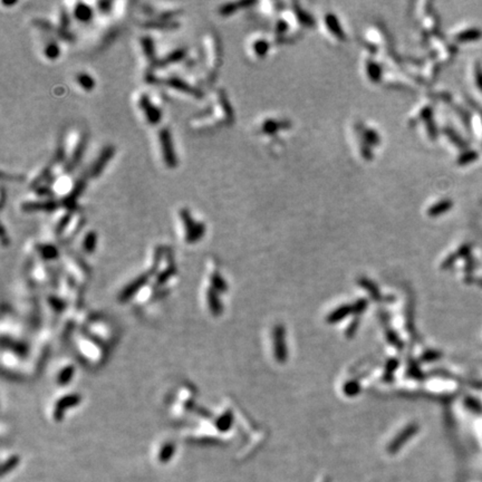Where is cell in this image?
Segmentation results:
<instances>
[{"label":"cell","instance_id":"obj_1","mask_svg":"<svg viewBox=\"0 0 482 482\" xmlns=\"http://www.w3.org/2000/svg\"><path fill=\"white\" fill-rule=\"evenodd\" d=\"M205 54L206 60L208 62V69L210 70V76H213L214 71L221 65V48L217 35L213 33L208 34L205 37Z\"/></svg>","mask_w":482,"mask_h":482},{"label":"cell","instance_id":"obj_2","mask_svg":"<svg viewBox=\"0 0 482 482\" xmlns=\"http://www.w3.org/2000/svg\"><path fill=\"white\" fill-rule=\"evenodd\" d=\"M180 218L182 221V225L184 229V235H186L187 242H197L200 240L206 232V225L202 222L194 221L191 216V212L188 209H182L180 211Z\"/></svg>","mask_w":482,"mask_h":482},{"label":"cell","instance_id":"obj_3","mask_svg":"<svg viewBox=\"0 0 482 482\" xmlns=\"http://www.w3.org/2000/svg\"><path fill=\"white\" fill-rule=\"evenodd\" d=\"M159 142L162 159H163L165 165L170 169L176 168V165H178V157H176L175 154L171 131L168 127H162L159 131Z\"/></svg>","mask_w":482,"mask_h":482},{"label":"cell","instance_id":"obj_4","mask_svg":"<svg viewBox=\"0 0 482 482\" xmlns=\"http://www.w3.org/2000/svg\"><path fill=\"white\" fill-rule=\"evenodd\" d=\"M86 145H87V134L81 133L78 137L76 143L71 149V152L67 155L65 165H64V170L65 172L73 171L75 168L80 164L83 156H84Z\"/></svg>","mask_w":482,"mask_h":482},{"label":"cell","instance_id":"obj_5","mask_svg":"<svg viewBox=\"0 0 482 482\" xmlns=\"http://www.w3.org/2000/svg\"><path fill=\"white\" fill-rule=\"evenodd\" d=\"M138 107L144 113L146 122L151 125H157L162 120V110L153 104L148 94L143 93L138 97Z\"/></svg>","mask_w":482,"mask_h":482},{"label":"cell","instance_id":"obj_6","mask_svg":"<svg viewBox=\"0 0 482 482\" xmlns=\"http://www.w3.org/2000/svg\"><path fill=\"white\" fill-rule=\"evenodd\" d=\"M114 154H115V148L113 145H106L105 148H103V150L101 151L100 155L96 157V160L93 162V164L90 165V168L88 169L87 178L94 179L101 175L102 172L104 171V169L106 168V165L110 163L112 157L114 156Z\"/></svg>","mask_w":482,"mask_h":482},{"label":"cell","instance_id":"obj_7","mask_svg":"<svg viewBox=\"0 0 482 482\" xmlns=\"http://www.w3.org/2000/svg\"><path fill=\"white\" fill-rule=\"evenodd\" d=\"M87 179H88L87 176H83V178L77 179L76 182L73 184V187H71V189L69 191V193L64 197L62 202H60V205H62L64 208L71 211H74V209L76 208L77 200L85 190Z\"/></svg>","mask_w":482,"mask_h":482},{"label":"cell","instance_id":"obj_8","mask_svg":"<svg viewBox=\"0 0 482 482\" xmlns=\"http://www.w3.org/2000/svg\"><path fill=\"white\" fill-rule=\"evenodd\" d=\"M163 83L167 86H169V87L179 90L181 93L189 94V95L197 97V99H201L203 96V94L200 89L194 87V86H192L191 84H189V83L180 77H169L167 80H164Z\"/></svg>","mask_w":482,"mask_h":482},{"label":"cell","instance_id":"obj_9","mask_svg":"<svg viewBox=\"0 0 482 482\" xmlns=\"http://www.w3.org/2000/svg\"><path fill=\"white\" fill-rule=\"evenodd\" d=\"M62 206L60 202L48 199V200L41 201H28L21 205V210L25 212H33V211H45V212H52L56 211Z\"/></svg>","mask_w":482,"mask_h":482},{"label":"cell","instance_id":"obj_10","mask_svg":"<svg viewBox=\"0 0 482 482\" xmlns=\"http://www.w3.org/2000/svg\"><path fill=\"white\" fill-rule=\"evenodd\" d=\"M275 355L279 362H284L287 356V348L285 346V331L282 326H276L274 330Z\"/></svg>","mask_w":482,"mask_h":482},{"label":"cell","instance_id":"obj_11","mask_svg":"<svg viewBox=\"0 0 482 482\" xmlns=\"http://www.w3.org/2000/svg\"><path fill=\"white\" fill-rule=\"evenodd\" d=\"M417 432V425L416 424H411L409 427H406L404 430H403L400 434H398L396 438L394 439V441H392L389 447V451L391 453H395V452L400 450V448L404 444L405 442H408L412 436Z\"/></svg>","mask_w":482,"mask_h":482},{"label":"cell","instance_id":"obj_12","mask_svg":"<svg viewBox=\"0 0 482 482\" xmlns=\"http://www.w3.org/2000/svg\"><path fill=\"white\" fill-rule=\"evenodd\" d=\"M187 55H188V48L186 47L176 48V50L169 52L167 56H164L163 58L160 59L159 62H157L156 67H165L172 65V64L182 62V60L187 57Z\"/></svg>","mask_w":482,"mask_h":482},{"label":"cell","instance_id":"obj_13","mask_svg":"<svg viewBox=\"0 0 482 482\" xmlns=\"http://www.w3.org/2000/svg\"><path fill=\"white\" fill-rule=\"evenodd\" d=\"M141 46H142L143 52H144L145 57H146V59H148V62L150 64V66L152 67V69H153L154 67L157 66V62H159V60L156 59L155 47H154V41H153V39L151 38V37H149V36L142 37V38H141Z\"/></svg>","mask_w":482,"mask_h":482},{"label":"cell","instance_id":"obj_14","mask_svg":"<svg viewBox=\"0 0 482 482\" xmlns=\"http://www.w3.org/2000/svg\"><path fill=\"white\" fill-rule=\"evenodd\" d=\"M144 28L149 29H155V30H173L179 28L180 24L174 20H167V19H160V18H156L155 20H148L145 21Z\"/></svg>","mask_w":482,"mask_h":482},{"label":"cell","instance_id":"obj_15","mask_svg":"<svg viewBox=\"0 0 482 482\" xmlns=\"http://www.w3.org/2000/svg\"><path fill=\"white\" fill-rule=\"evenodd\" d=\"M74 17L81 22H88L93 17V9L85 2H77L74 7Z\"/></svg>","mask_w":482,"mask_h":482},{"label":"cell","instance_id":"obj_16","mask_svg":"<svg viewBox=\"0 0 482 482\" xmlns=\"http://www.w3.org/2000/svg\"><path fill=\"white\" fill-rule=\"evenodd\" d=\"M76 82L78 83V85H80L83 89L86 90V92H90V90H93L96 85L95 80H94L92 75H89L87 73L77 74Z\"/></svg>","mask_w":482,"mask_h":482},{"label":"cell","instance_id":"obj_17","mask_svg":"<svg viewBox=\"0 0 482 482\" xmlns=\"http://www.w3.org/2000/svg\"><path fill=\"white\" fill-rule=\"evenodd\" d=\"M482 38V30L479 28L466 29L457 36L459 41H474Z\"/></svg>","mask_w":482,"mask_h":482},{"label":"cell","instance_id":"obj_18","mask_svg":"<svg viewBox=\"0 0 482 482\" xmlns=\"http://www.w3.org/2000/svg\"><path fill=\"white\" fill-rule=\"evenodd\" d=\"M96 240L97 236L95 231H88L87 235L85 236L84 241H83V249L87 254H92L96 248Z\"/></svg>","mask_w":482,"mask_h":482},{"label":"cell","instance_id":"obj_19","mask_svg":"<svg viewBox=\"0 0 482 482\" xmlns=\"http://www.w3.org/2000/svg\"><path fill=\"white\" fill-rule=\"evenodd\" d=\"M44 55L50 60L57 59L60 56V48L56 41H51L45 46Z\"/></svg>","mask_w":482,"mask_h":482},{"label":"cell","instance_id":"obj_20","mask_svg":"<svg viewBox=\"0 0 482 482\" xmlns=\"http://www.w3.org/2000/svg\"><path fill=\"white\" fill-rule=\"evenodd\" d=\"M174 444L173 443H165L162 447V449L159 452V460L161 462H168L169 460H171V458L174 454Z\"/></svg>","mask_w":482,"mask_h":482},{"label":"cell","instance_id":"obj_21","mask_svg":"<svg viewBox=\"0 0 482 482\" xmlns=\"http://www.w3.org/2000/svg\"><path fill=\"white\" fill-rule=\"evenodd\" d=\"M353 310V308L352 307H349V306H343L341 308H338V310H335L333 314H331L329 316V318H328V321L329 323H336L337 321H341V319H343L345 317V316H347L349 314V311H352Z\"/></svg>","mask_w":482,"mask_h":482},{"label":"cell","instance_id":"obj_22","mask_svg":"<svg viewBox=\"0 0 482 482\" xmlns=\"http://www.w3.org/2000/svg\"><path fill=\"white\" fill-rule=\"evenodd\" d=\"M478 157H479V154H478L477 151H468V152L463 153L462 155L459 157L458 162H459V164L465 165V164L471 163V162L476 161Z\"/></svg>","mask_w":482,"mask_h":482},{"label":"cell","instance_id":"obj_23","mask_svg":"<svg viewBox=\"0 0 482 482\" xmlns=\"http://www.w3.org/2000/svg\"><path fill=\"white\" fill-rule=\"evenodd\" d=\"M18 462H19V459H17L16 457L8 459V461H6L2 465V474H6L10 470H13L17 465Z\"/></svg>","mask_w":482,"mask_h":482},{"label":"cell","instance_id":"obj_24","mask_svg":"<svg viewBox=\"0 0 482 482\" xmlns=\"http://www.w3.org/2000/svg\"><path fill=\"white\" fill-rule=\"evenodd\" d=\"M451 207H452V202L450 200L442 201L441 203H439L438 207H435V208L433 209V213L438 214V213L446 212V211L449 210L451 208Z\"/></svg>","mask_w":482,"mask_h":482},{"label":"cell","instance_id":"obj_25","mask_svg":"<svg viewBox=\"0 0 482 482\" xmlns=\"http://www.w3.org/2000/svg\"><path fill=\"white\" fill-rule=\"evenodd\" d=\"M474 76H476V82L479 89L482 92V67L480 65L476 66V70H474Z\"/></svg>","mask_w":482,"mask_h":482},{"label":"cell","instance_id":"obj_26","mask_svg":"<svg viewBox=\"0 0 482 482\" xmlns=\"http://www.w3.org/2000/svg\"><path fill=\"white\" fill-rule=\"evenodd\" d=\"M97 6L100 7V10L101 11H103V13H108V11L111 10V6H112V2H107V1H101L97 3Z\"/></svg>","mask_w":482,"mask_h":482}]
</instances>
